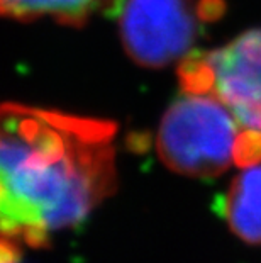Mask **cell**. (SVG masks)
I'll use <instances>...</instances> for the list:
<instances>
[{"label":"cell","instance_id":"4","mask_svg":"<svg viewBox=\"0 0 261 263\" xmlns=\"http://www.w3.org/2000/svg\"><path fill=\"white\" fill-rule=\"evenodd\" d=\"M197 9L192 0H126L121 37L136 63L158 68L182 60L195 43Z\"/></svg>","mask_w":261,"mask_h":263},{"label":"cell","instance_id":"5","mask_svg":"<svg viewBox=\"0 0 261 263\" xmlns=\"http://www.w3.org/2000/svg\"><path fill=\"white\" fill-rule=\"evenodd\" d=\"M224 216L237 238L261 246V160L241 166L224 199Z\"/></svg>","mask_w":261,"mask_h":263},{"label":"cell","instance_id":"2","mask_svg":"<svg viewBox=\"0 0 261 263\" xmlns=\"http://www.w3.org/2000/svg\"><path fill=\"white\" fill-rule=\"evenodd\" d=\"M156 148L170 170L198 178L261 160V144L243 129L229 105L207 90H185L170 105Z\"/></svg>","mask_w":261,"mask_h":263},{"label":"cell","instance_id":"1","mask_svg":"<svg viewBox=\"0 0 261 263\" xmlns=\"http://www.w3.org/2000/svg\"><path fill=\"white\" fill-rule=\"evenodd\" d=\"M109 122L5 104L0 173L5 236L41 241L80 224L115 185Z\"/></svg>","mask_w":261,"mask_h":263},{"label":"cell","instance_id":"6","mask_svg":"<svg viewBox=\"0 0 261 263\" xmlns=\"http://www.w3.org/2000/svg\"><path fill=\"white\" fill-rule=\"evenodd\" d=\"M107 0H0L4 15L15 21L51 17L75 24L95 14Z\"/></svg>","mask_w":261,"mask_h":263},{"label":"cell","instance_id":"3","mask_svg":"<svg viewBox=\"0 0 261 263\" xmlns=\"http://www.w3.org/2000/svg\"><path fill=\"white\" fill-rule=\"evenodd\" d=\"M185 90H207L229 105L243 129L261 144V29L182 68Z\"/></svg>","mask_w":261,"mask_h":263},{"label":"cell","instance_id":"7","mask_svg":"<svg viewBox=\"0 0 261 263\" xmlns=\"http://www.w3.org/2000/svg\"><path fill=\"white\" fill-rule=\"evenodd\" d=\"M2 263H21L17 255H14V248L9 250V245L5 241L2 246Z\"/></svg>","mask_w":261,"mask_h":263}]
</instances>
